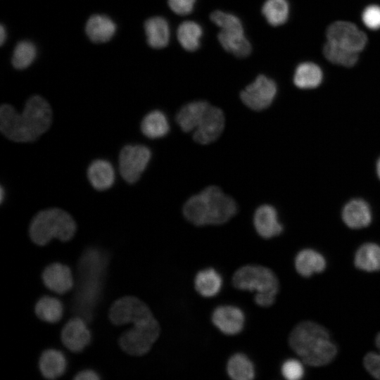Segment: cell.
I'll return each mask as SVG.
<instances>
[{
    "label": "cell",
    "mask_w": 380,
    "mask_h": 380,
    "mask_svg": "<svg viewBox=\"0 0 380 380\" xmlns=\"http://www.w3.org/2000/svg\"><path fill=\"white\" fill-rule=\"evenodd\" d=\"M222 286V277L213 268H206L198 272L194 278L195 289L203 297L215 296L220 291Z\"/></svg>",
    "instance_id": "cb8c5ba5"
},
{
    "label": "cell",
    "mask_w": 380,
    "mask_h": 380,
    "mask_svg": "<svg viewBox=\"0 0 380 380\" xmlns=\"http://www.w3.org/2000/svg\"><path fill=\"white\" fill-rule=\"evenodd\" d=\"M362 20L369 29H380V6L376 4L367 6L362 13Z\"/></svg>",
    "instance_id": "e575fe53"
},
{
    "label": "cell",
    "mask_w": 380,
    "mask_h": 380,
    "mask_svg": "<svg viewBox=\"0 0 380 380\" xmlns=\"http://www.w3.org/2000/svg\"><path fill=\"white\" fill-rule=\"evenodd\" d=\"M196 0H168L171 10L180 15L189 14L194 8Z\"/></svg>",
    "instance_id": "d590c367"
},
{
    "label": "cell",
    "mask_w": 380,
    "mask_h": 380,
    "mask_svg": "<svg viewBox=\"0 0 380 380\" xmlns=\"http://www.w3.org/2000/svg\"><path fill=\"white\" fill-rule=\"evenodd\" d=\"M38 366L44 379L56 380L66 373L68 360L65 353L62 350L49 348L41 353Z\"/></svg>",
    "instance_id": "9a60e30c"
},
{
    "label": "cell",
    "mask_w": 380,
    "mask_h": 380,
    "mask_svg": "<svg viewBox=\"0 0 380 380\" xmlns=\"http://www.w3.org/2000/svg\"><path fill=\"white\" fill-rule=\"evenodd\" d=\"M4 188L1 187V202H2L4 200Z\"/></svg>",
    "instance_id": "ab89813d"
},
{
    "label": "cell",
    "mask_w": 380,
    "mask_h": 380,
    "mask_svg": "<svg viewBox=\"0 0 380 380\" xmlns=\"http://www.w3.org/2000/svg\"><path fill=\"white\" fill-rule=\"evenodd\" d=\"M210 106V103L204 101L186 103L177 113V124L184 132H194Z\"/></svg>",
    "instance_id": "ffe728a7"
},
{
    "label": "cell",
    "mask_w": 380,
    "mask_h": 380,
    "mask_svg": "<svg viewBox=\"0 0 380 380\" xmlns=\"http://www.w3.org/2000/svg\"><path fill=\"white\" fill-rule=\"evenodd\" d=\"M148 45L154 49L165 47L170 39V28L165 19L160 16L148 18L144 23Z\"/></svg>",
    "instance_id": "603a6c76"
},
{
    "label": "cell",
    "mask_w": 380,
    "mask_h": 380,
    "mask_svg": "<svg viewBox=\"0 0 380 380\" xmlns=\"http://www.w3.org/2000/svg\"><path fill=\"white\" fill-rule=\"evenodd\" d=\"M327 42L349 51L359 53L366 46V34L353 23L336 21L327 30Z\"/></svg>",
    "instance_id": "9c48e42d"
},
{
    "label": "cell",
    "mask_w": 380,
    "mask_h": 380,
    "mask_svg": "<svg viewBox=\"0 0 380 380\" xmlns=\"http://www.w3.org/2000/svg\"><path fill=\"white\" fill-rule=\"evenodd\" d=\"M6 28L3 25H1V28H0V42H1V44L2 45L5 42H6Z\"/></svg>",
    "instance_id": "74e56055"
},
{
    "label": "cell",
    "mask_w": 380,
    "mask_h": 380,
    "mask_svg": "<svg viewBox=\"0 0 380 380\" xmlns=\"http://www.w3.org/2000/svg\"><path fill=\"white\" fill-rule=\"evenodd\" d=\"M323 53L331 63L345 67L353 66L358 60V53L343 49L329 42L323 47Z\"/></svg>",
    "instance_id": "4dcf8cb0"
},
{
    "label": "cell",
    "mask_w": 380,
    "mask_h": 380,
    "mask_svg": "<svg viewBox=\"0 0 380 380\" xmlns=\"http://www.w3.org/2000/svg\"><path fill=\"white\" fill-rule=\"evenodd\" d=\"M376 172H377L378 177L380 179V158L378 160V162H377V164H376Z\"/></svg>",
    "instance_id": "f35d334b"
},
{
    "label": "cell",
    "mask_w": 380,
    "mask_h": 380,
    "mask_svg": "<svg viewBox=\"0 0 380 380\" xmlns=\"http://www.w3.org/2000/svg\"><path fill=\"white\" fill-rule=\"evenodd\" d=\"M282 376L288 380H298L303 378L305 370L302 363L296 359L286 360L281 365Z\"/></svg>",
    "instance_id": "836d02e7"
},
{
    "label": "cell",
    "mask_w": 380,
    "mask_h": 380,
    "mask_svg": "<svg viewBox=\"0 0 380 380\" xmlns=\"http://www.w3.org/2000/svg\"><path fill=\"white\" fill-rule=\"evenodd\" d=\"M228 376L234 380H251L255 377V368L251 360L243 353H235L227 364Z\"/></svg>",
    "instance_id": "83f0119b"
},
{
    "label": "cell",
    "mask_w": 380,
    "mask_h": 380,
    "mask_svg": "<svg viewBox=\"0 0 380 380\" xmlns=\"http://www.w3.org/2000/svg\"><path fill=\"white\" fill-rule=\"evenodd\" d=\"M51 120V106L39 95L28 99L21 113L9 104H3L0 108L1 132L15 142L36 140L48 130Z\"/></svg>",
    "instance_id": "7a4b0ae2"
},
{
    "label": "cell",
    "mask_w": 380,
    "mask_h": 380,
    "mask_svg": "<svg viewBox=\"0 0 380 380\" xmlns=\"http://www.w3.org/2000/svg\"><path fill=\"white\" fill-rule=\"evenodd\" d=\"M224 124L222 110L210 105L194 131L193 138L198 144H210L220 136Z\"/></svg>",
    "instance_id": "4fadbf2b"
},
{
    "label": "cell",
    "mask_w": 380,
    "mask_h": 380,
    "mask_svg": "<svg viewBox=\"0 0 380 380\" xmlns=\"http://www.w3.org/2000/svg\"><path fill=\"white\" fill-rule=\"evenodd\" d=\"M289 344L304 363L312 367L328 365L337 354L336 346L328 331L311 321L302 322L292 329Z\"/></svg>",
    "instance_id": "3957f363"
},
{
    "label": "cell",
    "mask_w": 380,
    "mask_h": 380,
    "mask_svg": "<svg viewBox=\"0 0 380 380\" xmlns=\"http://www.w3.org/2000/svg\"><path fill=\"white\" fill-rule=\"evenodd\" d=\"M322 77V71L317 64L304 62L296 68L293 82L297 87L309 89L317 87L321 84Z\"/></svg>",
    "instance_id": "d4e9b609"
},
{
    "label": "cell",
    "mask_w": 380,
    "mask_h": 380,
    "mask_svg": "<svg viewBox=\"0 0 380 380\" xmlns=\"http://www.w3.org/2000/svg\"><path fill=\"white\" fill-rule=\"evenodd\" d=\"M65 307L61 299L54 295L42 296L34 305V313L40 320L57 324L64 317Z\"/></svg>",
    "instance_id": "d6986e66"
},
{
    "label": "cell",
    "mask_w": 380,
    "mask_h": 380,
    "mask_svg": "<svg viewBox=\"0 0 380 380\" xmlns=\"http://www.w3.org/2000/svg\"><path fill=\"white\" fill-rule=\"evenodd\" d=\"M203 30L194 21H184L177 29V39L181 46L186 51H194L198 49Z\"/></svg>",
    "instance_id": "f1b7e54d"
},
{
    "label": "cell",
    "mask_w": 380,
    "mask_h": 380,
    "mask_svg": "<svg viewBox=\"0 0 380 380\" xmlns=\"http://www.w3.org/2000/svg\"><path fill=\"white\" fill-rule=\"evenodd\" d=\"M151 157L150 149L144 145H127L119 156L120 172L128 183L139 180Z\"/></svg>",
    "instance_id": "ba28073f"
},
{
    "label": "cell",
    "mask_w": 380,
    "mask_h": 380,
    "mask_svg": "<svg viewBox=\"0 0 380 380\" xmlns=\"http://www.w3.org/2000/svg\"><path fill=\"white\" fill-rule=\"evenodd\" d=\"M375 343L379 353H368L364 357L363 363L366 370L373 377L380 380V333L376 336Z\"/></svg>",
    "instance_id": "d6a6232c"
},
{
    "label": "cell",
    "mask_w": 380,
    "mask_h": 380,
    "mask_svg": "<svg viewBox=\"0 0 380 380\" xmlns=\"http://www.w3.org/2000/svg\"><path fill=\"white\" fill-rule=\"evenodd\" d=\"M77 229V223L68 213L60 208H49L32 217L28 236L34 244L44 246L55 239L63 243L71 241Z\"/></svg>",
    "instance_id": "5b68a950"
},
{
    "label": "cell",
    "mask_w": 380,
    "mask_h": 380,
    "mask_svg": "<svg viewBox=\"0 0 380 380\" xmlns=\"http://www.w3.org/2000/svg\"><path fill=\"white\" fill-rule=\"evenodd\" d=\"M87 177L92 186L99 191L106 190L115 181V171L110 162L94 160L87 170Z\"/></svg>",
    "instance_id": "44dd1931"
},
{
    "label": "cell",
    "mask_w": 380,
    "mask_h": 380,
    "mask_svg": "<svg viewBox=\"0 0 380 380\" xmlns=\"http://www.w3.org/2000/svg\"><path fill=\"white\" fill-rule=\"evenodd\" d=\"M354 263L361 270H380V246L373 243L362 245L355 253Z\"/></svg>",
    "instance_id": "4316f807"
},
{
    "label": "cell",
    "mask_w": 380,
    "mask_h": 380,
    "mask_svg": "<svg viewBox=\"0 0 380 380\" xmlns=\"http://www.w3.org/2000/svg\"><path fill=\"white\" fill-rule=\"evenodd\" d=\"M233 286L241 291H255V303L267 308L274 304L279 290V282L270 268L256 264L240 267L232 276Z\"/></svg>",
    "instance_id": "8992f818"
},
{
    "label": "cell",
    "mask_w": 380,
    "mask_h": 380,
    "mask_svg": "<svg viewBox=\"0 0 380 380\" xmlns=\"http://www.w3.org/2000/svg\"><path fill=\"white\" fill-rule=\"evenodd\" d=\"M213 324L224 334L234 336L243 329L245 316L243 311L233 305H220L212 314Z\"/></svg>",
    "instance_id": "5bb4252c"
},
{
    "label": "cell",
    "mask_w": 380,
    "mask_h": 380,
    "mask_svg": "<svg viewBox=\"0 0 380 380\" xmlns=\"http://www.w3.org/2000/svg\"><path fill=\"white\" fill-rule=\"evenodd\" d=\"M37 53V47L32 42H19L14 48L11 58L13 67L18 70L27 68L34 62Z\"/></svg>",
    "instance_id": "1f68e13d"
},
{
    "label": "cell",
    "mask_w": 380,
    "mask_h": 380,
    "mask_svg": "<svg viewBox=\"0 0 380 380\" xmlns=\"http://www.w3.org/2000/svg\"><path fill=\"white\" fill-rule=\"evenodd\" d=\"M253 224L257 233L264 239L277 236L283 230L277 210L270 205H262L258 208L254 214Z\"/></svg>",
    "instance_id": "2e32d148"
},
{
    "label": "cell",
    "mask_w": 380,
    "mask_h": 380,
    "mask_svg": "<svg viewBox=\"0 0 380 380\" xmlns=\"http://www.w3.org/2000/svg\"><path fill=\"white\" fill-rule=\"evenodd\" d=\"M142 133L150 139L165 136L170 129L167 116L160 110H153L143 118L141 122Z\"/></svg>",
    "instance_id": "484cf974"
},
{
    "label": "cell",
    "mask_w": 380,
    "mask_h": 380,
    "mask_svg": "<svg viewBox=\"0 0 380 380\" xmlns=\"http://www.w3.org/2000/svg\"><path fill=\"white\" fill-rule=\"evenodd\" d=\"M342 218L344 223L350 228H364L372 222L371 209L365 201L353 199L344 206Z\"/></svg>",
    "instance_id": "ac0fdd59"
},
{
    "label": "cell",
    "mask_w": 380,
    "mask_h": 380,
    "mask_svg": "<svg viewBox=\"0 0 380 380\" xmlns=\"http://www.w3.org/2000/svg\"><path fill=\"white\" fill-rule=\"evenodd\" d=\"M61 340L70 352H82L92 341V333L85 320L80 316L70 317L63 326Z\"/></svg>",
    "instance_id": "8fae6325"
},
{
    "label": "cell",
    "mask_w": 380,
    "mask_h": 380,
    "mask_svg": "<svg viewBox=\"0 0 380 380\" xmlns=\"http://www.w3.org/2000/svg\"><path fill=\"white\" fill-rule=\"evenodd\" d=\"M277 94L275 82L265 75H258L240 94L242 102L249 108L260 111L272 103Z\"/></svg>",
    "instance_id": "30bf717a"
},
{
    "label": "cell",
    "mask_w": 380,
    "mask_h": 380,
    "mask_svg": "<svg viewBox=\"0 0 380 380\" xmlns=\"http://www.w3.org/2000/svg\"><path fill=\"white\" fill-rule=\"evenodd\" d=\"M295 267L302 277H309L315 273H320L326 268L324 256L312 249L300 251L295 258Z\"/></svg>",
    "instance_id": "7402d4cb"
},
{
    "label": "cell",
    "mask_w": 380,
    "mask_h": 380,
    "mask_svg": "<svg viewBox=\"0 0 380 380\" xmlns=\"http://www.w3.org/2000/svg\"><path fill=\"white\" fill-rule=\"evenodd\" d=\"M117 26L108 16L101 14L91 15L87 21L85 32L89 39L94 43H105L115 35Z\"/></svg>",
    "instance_id": "e0dca14e"
},
{
    "label": "cell",
    "mask_w": 380,
    "mask_h": 380,
    "mask_svg": "<svg viewBox=\"0 0 380 380\" xmlns=\"http://www.w3.org/2000/svg\"><path fill=\"white\" fill-rule=\"evenodd\" d=\"M262 12L270 25H281L289 17V3L286 0H267L263 4Z\"/></svg>",
    "instance_id": "f546056e"
},
{
    "label": "cell",
    "mask_w": 380,
    "mask_h": 380,
    "mask_svg": "<svg viewBox=\"0 0 380 380\" xmlns=\"http://www.w3.org/2000/svg\"><path fill=\"white\" fill-rule=\"evenodd\" d=\"M237 211L234 200L216 186L206 187L189 198L183 206L185 218L196 226L219 225Z\"/></svg>",
    "instance_id": "277c9868"
},
{
    "label": "cell",
    "mask_w": 380,
    "mask_h": 380,
    "mask_svg": "<svg viewBox=\"0 0 380 380\" xmlns=\"http://www.w3.org/2000/svg\"><path fill=\"white\" fill-rule=\"evenodd\" d=\"M108 316L110 322L120 327L130 324L118 337L121 350L134 357L148 354L158 340L161 327L146 301L134 295H125L110 305Z\"/></svg>",
    "instance_id": "6da1fadb"
},
{
    "label": "cell",
    "mask_w": 380,
    "mask_h": 380,
    "mask_svg": "<svg viewBox=\"0 0 380 380\" xmlns=\"http://www.w3.org/2000/svg\"><path fill=\"white\" fill-rule=\"evenodd\" d=\"M102 379L100 374L93 368L85 367L78 371L73 380H101Z\"/></svg>",
    "instance_id": "8d00e7d4"
},
{
    "label": "cell",
    "mask_w": 380,
    "mask_h": 380,
    "mask_svg": "<svg viewBox=\"0 0 380 380\" xmlns=\"http://www.w3.org/2000/svg\"><path fill=\"white\" fill-rule=\"evenodd\" d=\"M210 20L220 28L217 38L227 51L240 58L251 53V44L246 38L242 24L236 16L215 11L211 13Z\"/></svg>",
    "instance_id": "52a82bcc"
},
{
    "label": "cell",
    "mask_w": 380,
    "mask_h": 380,
    "mask_svg": "<svg viewBox=\"0 0 380 380\" xmlns=\"http://www.w3.org/2000/svg\"><path fill=\"white\" fill-rule=\"evenodd\" d=\"M41 277L45 287L54 295L63 296L74 287L72 270L61 262L56 261L47 265L42 270Z\"/></svg>",
    "instance_id": "7c38bea8"
}]
</instances>
